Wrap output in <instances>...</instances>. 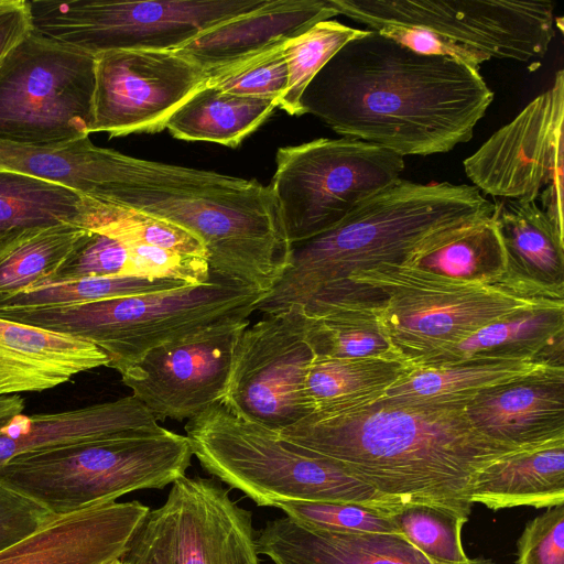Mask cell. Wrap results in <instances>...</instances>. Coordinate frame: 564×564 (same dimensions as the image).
Wrapping results in <instances>:
<instances>
[{"label": "cell", "instance_id": "d6986e66", "mask_svg": "<svg viewBox=\"0 0 564 564\" xmlns=\"http://www.w3.org/2000/svg\"><path fill=\"white\" fill-rule=\"evenodd\" d=\"M465 413L479 433L500 443L536 447L564 440V369L484 390Z\"/></svg>", "mask_w": 564, "mask_h": 564}, {"label": "cell", "instance_id": "d6a6232c", "mask_svg": "<svg viewBox=\"0 0 564 564\" xmlns=\"http://www.w3.org/2000/svg\"><path fill=\"white\" fill-rule=\"evenodd\" d=\"M306 340L314 357L372 358L404 364L371 306H338L308 315Z\"/></svg>", "mask_w": 564, "mask_h": 564}, {"label": "cell", "instance_id": "f6af8a7d", "mask_svg": "<svg viewBox=\"0 0 564 564\" xmlns=\"http://www.w3.org/2000/svg\"><path fill=\"white\" fill-rule=\"evenodd\" d=\"M121 560L124 564H162L153 536L148 530L135 535Z\"/></svg>", "mask_w": 564, "mask_h": 564}, {"label": "cell", "instance_id": "5b68a950", "mask_svg": "<svg viewBox=\"0 0 564 564\" xmlns=\"http://www.w3.org/2000/svg\"><path fill=\"white\" fill-rule=\"evenodd\" d=\"M310 302H325L322 307H373L391 344L410 368L496 321L564 303V291L509 273L496 282L476 283L391 263L356 272L344 285Z\"/></svg>", "mask_w": 564, "mask_h": 564}, {"label": "cell", "instance_id": "f1b7e54d", "mask_svg": "<svg viewBox=\"0 0 564 564\" xmlns=\"http://www.w3.org/2000/svg\"><path fill=\"white\" fill-rule=\"evenodd\" d=\"M276 107L273 100L242 97L204 85L171 115L165 129L176 139L236 148Z\"/></svg>", "mask_w": 564, "mask_h": 564}, {"label": "cell", "instance_id": "f546056e", "mask_svg": "<svg viewBox=\"0 0 564 564\" xmlns=\"http://www.w3.org/2000/svg\"><path fill=\"white\" fill-rule=\"evenodd\" d=\"M410 368L372 358L314 357L305 378L313 412H339L379 400Z\"/></svg>", "mask_w": 564, "mask_h": 564}, {"label": "cell", "instance_id": "8d00e7d4", "mask_svg": "<svg viewBox=\"0 0 564 564\" xmlns=\"http://www.w3.org/2000/svg\"><path fill=\"white\" fill-rule=\"evenodd\" d=\"M89 229L104 232L123 243L149 245L208 259L204 243L195 235L169 221L126 207L105 205L99 219Z\"/></svg>", "mask_w": 564, "mask_h": 564}, {"label": "cell", "instance_id": "836d02e7", "mask_svg": "<svg viewBox=\"0 0 564 564\" xmlns=\"http://www.w3.org/2000/svg\"><path fill=\"white\" fill-rule=\"evenodd\" d=\"M186 282L140 276H104L45 281L0 299V307L64 306L107 299L135 296L184 289Z\"/></svg>", "mask_w": 564, "mask_h": 564}, {"label": "cell", "instance_id": "8992f818", "mask_svg": "<svg viewBox=\"0 0 564 564\" xmlns=\"http://www.w3.org/2000/svg\"><path fill=\"white\" fill-rule=\"evenodd\" d=\"M267 294L210 271L202 285L64 306L0 307V317L85 339L121 373L161 345L248 319Z\"/></svg>", "mask_w": 564, "mask_h": 564}, {"label": "cell", "instance_id": "52a82bcc", "mask_svg": "<svg viewBox=\"0 0 564 564\" xmlns=\"http://www.w3.org/2000/svg\"><path fill=\"white\" fill-rule=\"evenodd\" d=\"M185 431L203 469L257 506L348 502L393 511L404 505L221 403L189 420Z\"/></svg>", "mask_w": 564, "mask_h": 564}, {"label": "cell", "instance_id": "ba28073f", "mask_svg": "<svg viewBox=\"0 0 564 564\" xmlns=\"http://www.w3.org/2000/svg\"><path fill=\"white\" fill-rule=\"evenodd\" d=\"M192 457L187 436L163 429L20 455L0 465V481L64 514L164 488L185 476Z\"/></svg>", "mask_w": 564, "mask_h": 564}, {"label": "cell", "instance_id": "8fae6325", "mask_svg": "<svg viewBox=\"0 0 564 564\" xmlns=\"http://www.w3.org/2000/svg\"><path fill=\"white\" fill-rule=\"evenodd\" d=\"M267 0H28L32 30L97 55L121 50H175Z\"/></svg>", "mask_w": 564, "mask_h": 564}, {"label": "cell", "instance_id": "bcb514c9", "mask_svg": "<svg viewBox=\"0 0 564 564\" xmlns=\"http://www.w3.org/2000/svg\"><path fill=\"white\" fill-rule=\"evenodd\" d=\"M24 399L19 394L0 397V429L24 410Z\"/></svg>", "mask_w": 564, "mask_h": 564}, {"label": "cell", "instance_id": "ab89813d", "mask_svg": "<svg viewBox=\"0 0 564 564\" xmlns=\"http://www.w3.org/2000/svg\"><path fill=\"white\" fill-rule=\"evenodd\" d=\"M126 275L130 276L128 247L111 236L87 229L47 281Z\"/></svg>", "mask_w": 564, "mask_h": 564}, {"label": "cell", "instance_id": "d4e9b609", "mask_svg": "<svg viewBox=\"0 0 564 564\" xmlns=\"http://www.w3.org/2000/svg\"><path fill=\"white\" fill-rule=\"evenodd\" d=\"M564 369L536 360L477 359L410 368L379 400L403 405H463L481 391L531 375Z\"/></svg>", "mask_w": 564, "mask_h": 564}, {"label": "cell", "instance_id": "b9f144b4", "mask_svg": "<svg viewBox=\"0 0 564 564\" xmlns=\"http://www.w3.org/2000/svg\"><path fill=\"white\" fill-rule=\"evenodd\" d=\"M516 564H564V503L525 524L517 543Z\"/></svg>", "mask_w": 564, "mask_h": 564}, {"label": "cell", "instance_id": "60d3db41", "mask_svg": "<svg viewBox=\"0 0 564 564\" xmlns=\"http://www.w3.org/2000/svg\"><path fill=\"white\" fill-rule=\"evenodd\" d=\"M369 30H375L403 47L425 56H442L460 62L476 70L490 57L473 47L442 36L424 28L402 24L381 23Z\"/></svg>", "mask_w": 564, "mask_h": 564}, {"label": "cell", "instance_id": "5bb4252c", "mask_svg": "<svg viewBox=\"0 0 564 564\" xmlns=\"http://www.w3.org/2000/svg\"><path fill=\"white\" fill-rule=\"evenodd\" d=\"M301 304L264 314L241 334L221 404L234 415L280 432L312 413L305 378L314 354Z\"/></svg>", "mask_w": 564, "mask_h": 564}, {"label": "cell", "instance_id": "ee69618b", "mask_svg": "<svg viewBox=\"0 0 564 564\" xmlns=\"http://www.w3.org/2000/svg\"><path fill=\"white\" fill-rule=\"evenodd\" d=\"M31 30L28 0H0V65Z\"/></svg>", "mask_w": 564, "mask_h": 564}, {"label": "cell", "instance_id": "3957f363", "mask_svg": "<svg viewBox=\"0 0 564 564\" xmlns=\"http://www.w3.org/2000/svg\"><path fill=\"white\" fill-rule=\"evenodd\" d=\"M104 204L189 231L204 243L212 272L258 290L271 291L290 264L276 202L257 180L113 150Z\"/></svg>", "mask_w": 564, "mask_h": 564}, {"label": "cell", "instance_id": "44dd1931", "mask_svg": "<svg viewBox=\"0 0 564 564\" xmlns=\"http://www.w3.org/2000/svg\"><path fill=\"white\" fill-rule=\"evenodd\" d=\"M257 550L274 564H447L400 534L338 533L305 528L288 517L265 524ZM463 564H497L476 557Z\"/></svg>", "mask_w": 564, "mask_h": 564}, {"label": "cell", "instance_id": "4dcf8cb0", "mask_svg": "<svg viewBox=\"0 0 564 564\" xmlns=\"http://www.w3.org/2000/svg\"><path fill=\"white\" fill-rule=\"evenodd\" d=\"M402 264L476 283L496 282L508 274L505 246L491 216L456 230Z\"/></svg>", "mask_w": 564, "mask_h": 564}, {"label": "cell", "instance_id": "ac0fdd59", "mask_svg": "<svg viewBox=\"0 0 564 564\" xmlns=\"http://www.w3.org/2000/svg\"><path fill=\"white\" fill-rule=\"evenodd\" d=\"M149 512L134 500L55 514L0 551V564H109L128 552Z\"/></svg>", "mask_w": 564, "mask_h": 564}, {"label": "cell", "instance_id": "9a60e30c", "mask_svg": "<svg viewBox=\"0 0 564 564\" xmlns=\"http://www.w3.org/2000/svg\"><path fill=\"white\" fill-rule=\"evenodd\" d=\"M96 56L91 133H156L207 80L175 50H121Z\"/></svg>", "mask_w": 564, "mask_h": 564}, {"label": "cell", "instance_id": "d590c367", "mask_svg": "<svg viewBox=\"0 0 564 564\" xmlns=\"http://www.w3.org/2000/svg\"><path fill=\"white\" fill-rule=\"evenodd\" d=\"M401 534L430 558L463 564L470 558L462 544V529L468 519L419 505H403L393 513Z\"/></svg>", "mask_w": 564, "mask_h": 564}, {"label": "cell", "instance_id": "ffe728a7", "mask_svg": "<svg viewBox=\"0 0 564 564\" xmlns=\"http://www.w3.org/2000/svg\"><path fill=\"white\" fill-rule=\"evenodd\" d=\"M336 15L329 0H267L251 12L200 32L175 51L208 73L283 45Z\"/></svg>", "mask_w": 564, "mask_h": 564}, {"label": "cell", "instance_id": "30bf717a", "mask_svg": "<svg viewBox=\"0 0 564 564\" xmlns=\"http://www.w3.org/2000/svg\"><path fill=\"white\" fill-rule=\"evenodd\" d=\"M96 56L31 30L0 65V141L57 145L89 137Z\"/></svg>", "mask_w": 564, "mask_h": 564}, {"label": "cell", "instance_id": "e0dca14e", "mask_svg": "<svg viewBox=\"0 0 564 564\" xmlns=\"http://www.w3.org/2000/svg\"><path fill=\"white\" fill-rule=\"evenodd\" d=\"M145 522L162 564H260L251 513L213 478H178Z\"/></svg>", "mask_w": 564, "mask_h": 564}, {"label": "cell", "instance_id": "cb8c5ba5", "mask_svg": "<svg viewBox=\"0 0 564 564\" xmlns=\"http://www.w3.org/2000/svg\"><path fill=\"white\" fill-rule=\"evenodd\" d=\"M477 359L536 360L564 367V303L496 321L459 343L425 356L410 368L448 366Z\"/></svg>", "mask_w": 564, "mask_h": 564}, {"label": "cell", "instance_id": "277c9868", "mask_svg": "<svg viewBox=\"0 0 564 564\" xmlns=\"http://www.w3.org/2000/svg\"><path fill=\"white\" fill-rule=\"evenodd\" d=\"M494 203L474 185L400 178L360 203L332 229L291 245V260L258 305L276 313L344 285L360 271L402 264L457 229L490 217Z\"/></svg>", "mask_w": 564, "mask_h": 564}, {"label": "cell", "instance_id": "4316f807", "mask_svg": "<svg viewBox=\"0 0 564 564\" xmlns=\"http://www.w3.org/2000/svg\"><path fill=\"white\" fill-rule=\"evenodd\" d=\"M491 510L564 503V440L510 455L488 467L471 498Z\"/></svg>", "mask_w": 564, "mask_h": 564}, {"label": "cell", "instance_id": "2e32d148", "mask_svg": "<svg viewBox=\"0 0 564 564\" xmlns=\"http://www.w3.org/2000/svg\"><path fill=\"white\" fill-rule=\"evenodd\" d=\"M248 326L221 323L153 348L120 373L122 382L156 420L189 421L223 402Z\"/></svg>", "mask_w": 564, "mask_h": 564}, {"label": "cell", "instance_id": "484cf974", "mask_svg": "<svg viewBox=\"0 0 564 564\" xmlns=\"http://www.w3.org/2000/svg\"><path fill=\"white\" fill-rule=\"evenodd\" d=\"M491 218L506 250L508 273L533 284L564 291V240L535 202L500 198Z\"/></svg>", "mask_w": 564, "mask_h": 564}, {"label": "cell", "instance_id": "f35d334b", "mask_svg": "<svg viewBox=\"0 0 564 564\" xmlns=\"http://www.w3.org/2000/svg\"><path fill=\"white\" fill-rule=\"evenodd\" d=\"M276 508L294 522L314 530L338 533L401 534L393 513L348 502H284Z\"/></svg>", "mask_w": 564, "mask_h": 564}, {"label": "cell", "instance_id": "7a4b0ae2", "mask_svg": "<svg viewBox=\"0 0 564 564\" xmlns=\"http://www.w3.org/2000/svg\"><path fill=\"white\" fill-rule=\"evenodd\" d=\"M278 434L404 505H424L465 519L480 475L502 458L534 448L482 435L463 405L386 400L313 412Z\"/></svg>", "mask_w": 564, "mask_h": 564}, {"label": "cell", "instance_id": "1f68e13d", "mask_svg": "<svg viewBox=\"0 0 564 564\" xmlns=\"http://www.w3.org/2000/svg\"><path fill=\"white\" fill-rule=\"evenodd\" d=\"M86 228L58 225L0 236V299L50 280Z\"/></svg>", "mask_w": 564, "mask_h": 564}, {"label": "cell", "instance_id": "7dc6e473", "mask_svg": "<svg viewBox=\"0 0 564 564\" xmlns=\"http://www.w3.org/2000/svg\"><path fill=\"white\" fill-rule=\"evenodd\" d=\"M109 564H124V562L122 560H117V561H113Z\"/></svg>", "mask_w": 564, "mask_h": 564}, {"label": "cell", "instance_id": "6da1fadb", "mask_svg": "<svg viewBox=\"0 0 564 564\" xmlns=\"http://www.w3.org/2000/svg\"><path fill=\"white\" fill-rule=\"evenodd\" d=\"M492 100L479 70L416 54L367 29L321 68L299 105L300 116L404 158L468 142Z\"/></svg>", "mask_w": 564, "mask_h": 564}, {"label": "cell", "instance_id": "74e56055", "mask_svg": "<svg viewBox=\"0 0 564 564\" xmlns=\"http://www.w3.org/2000/svg\"><path fill=\"white\" fill-rule=\"evenodd\" d=\"M284 45L210 70L205 85L229 94L269 99L278 104L289 80Z\"/></svg>", "mask_w": 564, "mask_h": 564}, {"label": "cell", "instance_id": "9c48e42d", "mask_svg": "<svg viewBox=\"0 0 564 564\" xmlns=\"http://www.w3.org/2000/svg\"><path fill=\"white\" fill-rule=\"evenodd\" d=\"M404 158L365 141L319 138L281 147L269 185L290 245L314 238L398 182Z\"/></svg>", "mask_w": 564, "mask_h": 564}, {"label": "cell", "instance_id": "7c38bea8", "mask_svg": "<svg viewBox=\"0 0 564 564\" xmlns=\"http://www.w3.org/2000/svg\"><path fill=\"white\" fill-rule=\"evenodd\" d=\"M368 29L402 23L433 31L490 58L529 63L543 58L555 36L550 0H329Z\"/></svg>", "mask_w": 564, "mask_h": 564}, {"label": "cell", "instance_id": "83f0119b", "mask_svg": "<svg viewBox=\"0 0 564 564\" xmlns=\"http://www.w3.org/2000/svg\"><path fill=\"white\" fill-rule=\"evenodd\" d=\"M104 206L64 185L0 171V236L58 225L88 229L96 224Z\"/></svg>", "mask_w": 564, "mask_h": 564}, {"label": "cell", "instance_id": "7402d4cb", "mask_svg": "<svg viewBox=\"0 0 564 564\" xmlns=\"http://www.w3.org/2000/svg\"><path fill=\"white\" fill-rule=\"evenodd\" d=\"M162 429L132 394L62 412L21 413L0 429V465L29 453Z\"/></svg>", "mask_w": 564, "mask_h": 564}, {"label": "cell", "instance_id": "4fadbf2b", "mask_svg": "<svg viewBox=\"0 0 564 564\" xmlns=\"http://www.w3.org/2000/svg\"><path fill=\"white\" fill-rule=\"evenodd\" d=\"M564 72L509 123L464 161L480 192L500 198L542 202L563 231Z\"/></svg>", "mask_w": 564, "mask_h": 564}, {"label": "cell", "instance_id": "e575fe53", "mask_svg": "<svg viewBox=\"0 0 564 564\" xmlns=\"http://www.w3.org/2000/svg\"><path fill=\"white\" fill-rule=\"evenodd\" d=\"M365 32L329 19L286 42L289 80L278 107L291 116H300V98L311 80L347 42Z\"/></svg>", "mask_w": 564, "mask_h": 564}, {"label": "cell", "instance_id": "603a6c76", "mask_svg": "<svg viewBox=\"0 0 564 564\" xmlns=\"http://www.w3.org/2000/svg\"><path fill=\"white\" fill-rule=\"evenodd\" d=\"M109 362L85 339L0 317V397L48 390Z\"/></svg>", "mask_w": 564, "mask_h": 564}, {"label": "cell", "instance_id": "7bdbcfd3", "mask_svg": "<svg viewBox=\"0 0 564 564\" xmlns=\"http://www.w3.org/2000/svg\"><path fill=\"white\" fill-rule=\"evenodd\" d=\"M55 514L0 481V551L29 535Z\"/></svg>", "mask_w": 564, "mask_h": 564}]
</instances>
